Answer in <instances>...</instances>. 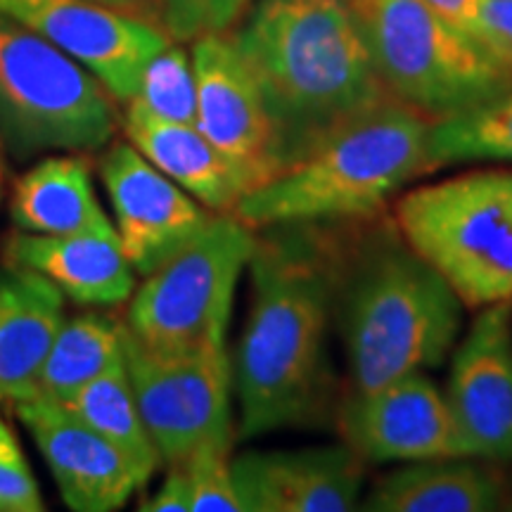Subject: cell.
<instances>
[{
  "instance_id": "7",
  "label": "cell",
  "mask_w": 512,
  "mask_h": 512,
  "mask_svg": "<svg viewBox=\"0 0 512 512\" xmlns=\"http://www.w3.org/2000/svg\"><path fill=\"white\" fill-rule=\"evenodd\" d=\"M117 131L112 93L79 62L0 12V150H102Z\"/></svg>"
},
{
  "instance_id": "20",
  "label": "cell",
  "mask_w": 512,
  "mask_h": 512,
  "mask_svg": "<svg viewBox=\"0 0 512 512\" xmlns=\"http://www.w3.org/2000/svg\"><path fill=\"white\" fill-rule=\"evenodd\" d=\"M505 484L486 460L453 456L406 463L373 486L363 510L489 512L501 508Z\"/></svg>"
},
{
  "instance_id": "25",
  "label": "cell",
  "mask_w": 512,
  "mask_h": 512,
  "mask_svg": "<svg viewBox=\"0 0 512 512\" xmlns=\"http://www.w3.org/2000/svg\"><path fill=\"white\" fill-rule=\"evenodd\" d=\"M133 102L143 105L157 117L195 124L197 83L192 57L183 48L166 46L147 62L140 91Z\"/></svg>"
},
{
  "instance_id": "31",
  "label": "cell",
  "mask_w": 512,
  "mask_h": 512,
  "mask_svg": "<svg viewBox=\"0 0 512 512\" xmlns=\"http://www.w3.org/2000/svg\"><path fill=\"white\" fill-rule=\"evenodd\" d=\"M432 10H437L441 17L456 24L465 34L477 38L479 27V5L482 0H425Z\"/></svg>"
},
{
  "instance_id": "16",
  "label": "cell",
  "mask_w": 512,
  "mask_h": 512,
  "mask_svg": "<svg viewBox=\"0 0 512 512\" xmlns=\"http://www.w3.org/2000/svg\"><path fill=\"white\" fill-rule=\"evenodd\" d=\"M242 512H349L363 489L361 458L349 446L245 453L233 460Z\"/></svg>"
},
{
  "instance_id": "29",
  "label": "cell",
  "mask_w": 512,
  "mask_h": 512,
  "mask_svg": "<svg viewBox=\"0 0 512 512\" xmlns=\"http://www.w3.org/2000/svg\"><path fill=\"white\" fill-rule=\"evenodd\" d=\"M477 41L512 74V0H482Z\"/></svg>"
},
{
  "instance_id": "21",
  "label": "cell",
  "mask_w": 512,
  "mask_h": 512,
  "mask_svg": "<svg viewBox=\"0 0 512 512\" xmlns=\"http://www.w3.org/2000/svg\"><path fill=\"white\" fill-rule=\"evenodd\" d=\"M10 219L22 233L69 235L112 228L95 197L91 166L79 152L48 157L17 178Z\"/></svg>"
},
{
  "instance_id": "4",
  "label": "cell",
  "mask_w": 512,
  "mask_h": 512,
  "mask_svg": "<svg viewBox=\"0 0 512 512\" xmlns=\"http://www.w3.org/2000/svg\"><path fill=\"white\" fill-rule=\"evenodd\" d=\"M465 304L406 240H380L351 273L344 339L354 392L437 368L458 342Z\"/></svg>"
},
{
  "instance_id": "13",
  "label": "cell",
  "mask_w": 512,
  "mask_h": 512,
  "mask_svg": "<svg viewBox=\"0 0 512 512\" xmlns=\"http://www.w3.org/2000/svg\"><path fill=\"white\" fill-rule=\"evenodd\" d=\"M100 178L112 200L117 235L133 271L150 275L188 245L214 211L164 176L131 143L100 159Z\"/></svg>"
},
{
  "instance_id": "34",
  "label": "cell",
  "mask_w": 512,
  "mask_h": 512,
  "mask_svg": "<svg viewBox=\"0 0 512 512\" xmlns=\"http://www.w3.org/2000/svg\"><path fill=\"white\" fill-rule=\"evenodd\" d=\"M0 169H3V162H0Z\"/></svg>"
},
{
  "instance_id": "23",
  "label": "cell",
  "mask_w": 512,
  "mask_h": 512,
  "mask_svg": "<svg viewBox=\"0 0 512 512\" xmlns=\"http://www.w3.org/2000/svg\"><path fill=\"white\" fill-rule=\"evenodd\" d=\"M62 406L86 422L88 427H93L112 446H117L128 458V463L136 467L143 486L150 482L157 465L162 463V456H159L143 415L138 411L131 380H128L126 358L107 373L83 384L79 392Z\"/></svg>"
},
{
  "instance_id": "9",
  "label": "cell",
  "mask_w": 512,
  "mask_h": 512,
  "mask_svg": "<svg viewBox=\"0 0 512 512\" xmlns=\"http://www.w3.org/2000/svg\"><path fill=\"white\" fill-rule=\"evenodd\" d=\"M128 380L164 463L181 465L209 434L233 430L226 339L183 351H152L124 325Z\"/></svg>"
},
{
  "instance_id": "30",
  "label": "cell",
  "mask_w": 512,
  "mask_h": 512,
  "mask_svg": "<svg viewBox=\"0 0 512 512\" xmlns=\"http://www.w3.org/2000/svg\"><path fill=\"white\" fill-rule=\"evenodd\" d=\"M190 482L183 465H171L162 486L138 505L140 512H190Z\"/></svg>"
},
{
  "instance_id": "8",
  "label": "cell",
  "mask_w": 512,
  "mask_h": 512,
  "mask_svg": "<svg viewBox=\"0 0 512 512\" xmlns=\"http://www.w3.org/2000/svg\"><path fill=\"white\" fill-rule=\"evenodd\" d=\"M254 245V228L233 214H214L181 252L133 290L126 330L152 351L226 339L235 287Z\"/></svg>"
},
{
  "instance_id": "1",
  "label": "cell",
  "mask_w": 512,
  "mask_h": 512,
  "mask_svg": "<svg viewBox=\"0 0 512 512\" xmlns=\"http://www.w3.org/2000/svg\"><path fill=\"white\" fill-rule=\"evenodd\" d=\"M264 230L249 256L252 304L235 358L242 439L306 425L328 396L335 264L311 226Z\"/></svg>"
},
{
  "instance_id": "28",
  "label": "cell",
  "mask_w": 512,
  "mask_h": 512,
  "mask_svg": "<svg viewBox=\"0 0 512 512\" xmlns=\"http://www.w3.org/2000/svg\"><path fill=\"white\" fill-rule=\"evenodd\" d=\"M41 489L22 446L0 418V512H43Z\"/></svg>"
},
{
  "instance_id": "10",
  "label": "cell",
  "mask_w": 512,
  "mask_h": 512,
  "mask_svg": "<svg viewBox=\"0 0 512 512\" xmlns=\"http://www.w3.org/2000/svg\"><path fill=\"white\" fill-rule=\"evenodd\" d=\"M192 43L190 57L197 83L195 126L238 171L247 192L259 188L283 171L264 91L235 36L207 34Z\"/></svg>"
},
{
  "instance_id": "22",
  "label": "cell",
  "mask_w": 512,
  "mask_h": 512,
  "mask_svg": "<svg viewBox=\"0 0 512 512\" xmlns=\"http://www.w3.org/2000/svg\"><path fill=\"white\" fill-rule=\"evenodd\" d=\"M124 361V323L110 313H81L64 320L43 366L38 396L69 401L83 384Z\"/></svg>"
},
{
  "instance_id": "11",
  "label": "cell",
  "mask_w": 512,
  "mask_h": 512,
  "mask_svg": "<svg viewBox=\"0 0 512 512\" xmlns=\"http://www.w3.org/2000/svg\"><path fill=\"white\" fill-rule=\"evenodd\" d=\"M0 12L86 67L121 102L136 98L147 62L171 43L157 24L95 0H0Z\"/></svg>"
},
{
  "instance_id": "32",
  "label": "cell",
  "mask_w": 512,
  "mask_h": 512,
  "mask_svg": "<svg viewBox=\"0 0 512 512\" xmlns=\"http://www.w3.org/2000/svg\"><path fill=\"white\" fill-rule=\"evenodd\" d=\"M95 3L107 5V8L128 12V15H138L147 19V15H155L159 10V0H95Z\"/></svg>"
},
{
  "instance_id": "17",
  "label": "cell",
  "mask_w": 512,
  "mask_h": 512,
  "mask_svg": "<svg viewBox=\"0 0 512 512\" xmlns=\"http://www.w3.org/2000/svg\"><path fill=\"white\" fill-rule=\"evenodd\" d=\"M64 299L34 268L0 266V406L38 396L46 358L67 320Z\"/></svg>"
},
{
  "instance_id": "12",
  "label": "cell",
  "mask_w": 512,
  "mask_h": 512,
  "mask_svg": "<svg viewBox=\"0 0 512 512\" xmlns=\"http://www.w3.org/2000/svg\"><path fill=\"white\" fill-rule=\"evenodd\" d=\"M344 441L366 463H420L472 456L446 394L425 373L373 392H354L342 408Z\"/></svg>"
},
{
  "instance_id": "27",
  "label": "cell",
  "mask_w": 512,
  "mask_h": 512,
  "mask_svg": "<svg viewBox=\"0 0 512 512\" xmlns=\"http://www.w3.org/2000/svg\"><path fill=\"white\" fill-rule=\"evenodd\" d=\"M252 0H159L166 34L176 41H197L207 34H228Z\"/></svg>"
},
{
  "instance_id": "15",
  "label": "cell",
  "mask_w": 512,
  "mask_h": 512,
  "mask_svg": "<svg viewBox=\"0 0 512 512\" xmlns=\"http://www.w3.org/2000/svg\"><path fill=\"white\" fill-rule=\"evenodd\" d=\"M15 413L36 441L67 508L112 512L143 489L124 453L62 403L36 396L15 406Z\"/></svg>"
},
{
  "instance_id": "5",
  "label": "cell",
  "mask_w": 512,
  "mask_h": 512,
  "mask_svg": "<svg viewBox=\"0 0 512 512\" xmlns=\"http://www.w3.org/2000/svg\"><path fill=\"white\" fill-rule=\"evenodd\" d=\"M389 95L427 119L470 112L512 88V74L477 38L425 0H354Z\"/></svg>"
},
{
  "instance_id": "2",
  "label": "cell",
  "mask_w": 512,
  "mask_h": 512,
  "mask_svg": "<svg viewBox=\"0 0 512 512\" xmlns=\"http://www.w3.org/2000/svg\"><path fill=\"white\" fill-rule=\"evenodd\" d=\"M235 41L264 91L283 169L389 98L354 0H259Z\"/></svg>"
},
{
  "instance_id": "18",
  "label": "cell",
  "mask_w": 512,
  "mask_h": 512,
  "mask_svg": "<svg viewBox=\"0 0 512 512\" xmlns=\"http://www.w3.org/2000/svg\"><path fill=\"white\" fill-rule=\"evenodd\" d=\"M3 254L8 264L46 275L81 306H119L136 290V271L114 226L69 235L19 233L8 238Z\"/></svg>"
},
{
  "instance_id": "26",
  "label": "cell",
  "mask_w": 512,
  "mask_h": 512,
  "mask_svg": "<svg viewBox=\"0 0 512 512\" xmlns=\"http://www.w3.org/2000/svg\"><path fill=\"white\" fill-rule=\"evenodd\" d=\"M230 446L233 430L209 434L181 463L190 482V512H242Z\"/></svg>"
},
{
  "instance_id": "6",
  "label": "cell",
  "mask_w": 512,
  "mask_h": 512,
  "mask_svg": "<svg viewBox=\"0 0 512 512\" xmlns=\"http://www.w3.org/2000/svg\"><path fill=\"white\" fill-rule=\"evenodd\" d=\"M396 226L465 309L512 299V169L470 171L415 188L401 197Z\"/></svg>"
},
{
  "instance_id": "3",
  "label": "cell",
  "mask_w": 512,
  "mask_h": 512,
  "mask_svg": "<svg viewBox=\"0 0 512 512\" xmlns=\"http://www.w3.org/2000/svg\"><path fill=\"white\" fill-rule=\"evenodd\" d=\"M432 119L389 95L330 133L299 162L240 197L249 228L363 219L432 169Z\"/></svg>"
},
{
  "instance_id": "19",
  "label": "cell",
  "mask_w": 512,
  "mask_h": 512,
  "mask_svg": "<svg viewBox=\"0 0 512 512\" xmlns=\"http://www.w3.org/2000/svg\"><path fill=\"white\" fill-rule=\"evenodd\" d=\"M124 131L136 150L164 176L190 192L197 202L230 214L247 192L238 171L204 138L195 124L157 117L138 102H128Z\"/></svg>"
},
{
  "instance_id": "33",
  "label": "cell",
  "mask_w": 512,
  "mask_h": 512,
  "mask_svg": "<svg viewBox=\"0 0 512 512\" xmlns=\"http://www.w3.org/2000/svg\"><path fill=\"white\" fill-rule=\"evenodd\" d=\"M0 197H3V188H0Z\"/></svg>"
},
{
  "instance_id": "14",
  "label": "cell",
  "mask_w": 512,
  "mask_h": 512,
  "mask_svg": "<svg viewBox=\"0 0 512 512\" xmlns=\"http://www.w3.org/2000/svg\"><path fill=\"white\" fill-rule=\"evenodd\" d=\"M444 394L472 456L512 460V299L479 309L453 356Z\"/></svg>"
},
{
  "instance_id": "24",
  "label": "cell",
  "mask_w": 512,
  "mask_h": 512,
  "mask_svg": "<svg viewBox=\"0 0 512 512\" xmlns=\"http://www.w3.org/2000/svg\"><path fill=\"white\" fill-rule=\"evenodd\" d=\"M432 164L512 162V88L475 110L434 121Z\"/></svg>"
}]
</instances>
